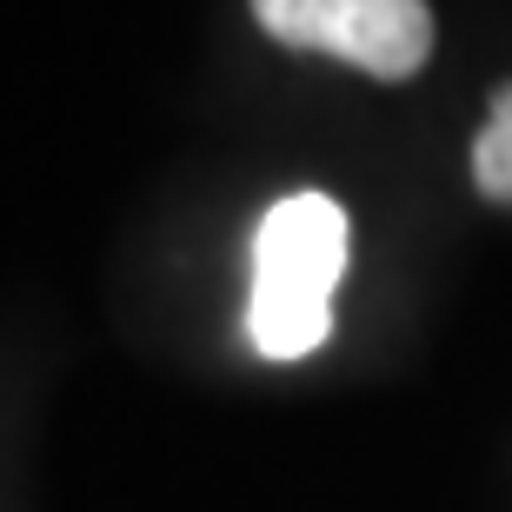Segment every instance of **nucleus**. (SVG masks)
I'll return each mask as SVG.
<instances>
[{"label":"nucleus","instance_id":"f257e3e1","mask_svg":"<svg viewBox=\"0 0 512 512\" xmlns=\"http://www.w3.org/2000/svg\"><path fill=\"white\" fill-rule=\"evenodd\" d=\"M346 273V207L333 193H286L253 227L247 340L260 360H306L333 333V293Z\"/></svg>","mask_w":512,"mask_h":512},{"label":"nucleus","instance_id":"f03ea898","mask_svg":"<svg viewBox=\"0 0 512 512\" xmlns=\"http://www.w3.org/2000/svg\"><path fill=\"white\" fill-rule=\"evenodd\" d=\"M253 20L293 54L346 60L373 80H413L433 60L426 0H253Z\"/></svg>","mask_w":512,"mask_h":512},{"label":"nucleus","instance_id":"7ed1b4c3","mask_svg":"<svg viewBox=\"0 0 512 512\" xmlns=\"http://www.w3.org/2000/svg\"><path fill=\"white\" fill-rule=\"evenodd\" d=\"M473 187L499 207H512V80L493 87V107H486V127L473 140Z\"/></svg>","mask_w":512,"mask_h":512}]
</instances>
